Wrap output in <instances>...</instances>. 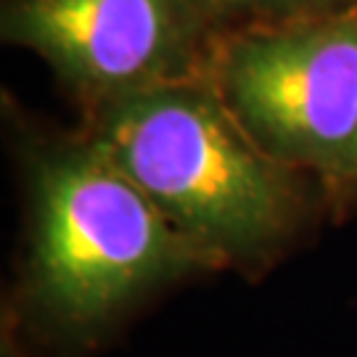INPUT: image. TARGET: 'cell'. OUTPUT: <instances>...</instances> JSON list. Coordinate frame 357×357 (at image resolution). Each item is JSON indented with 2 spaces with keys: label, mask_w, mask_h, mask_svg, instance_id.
Here are the masks:
<instances>
[{
  "label": "cell",
  "mask_w": 357,
  "mask_h": 357,
  "mask_svg": "<svg viewBox=\"0 0 357 357\" xmlns=\"http://www.w3.org/2000/svg\"><path fill=\"white\" fill-rule=\"evenodd\" d=\"M19 138L26 257L11 307L59 357L93 349L159 289L220 270L85 130Z\"/></svg>",
  "instance_id": "cell-1"
},
{
  "label": "cell",
  "mask_w": 357,
  "mask_h": 357,
  "mask_svg": "<svg viewBox=\"0 0 357 357\" xmlns=\"http://www.w3.org/2000/svg\"><path fill=\"white\" fill-rule=\"evenodd\" d=\"M85 132L217 268L265 265L305 228L310 178L246 132L209 75L96 103Z\"/></svg>",
  "instance_id": "cell-2"
},
{
  "label": "cell",
  "mask_w": 357,
  "mask_h": 357,
  "mask_svg": "<svg viewBox=\"0 0 357 357\" xmlns=\"http://www.w3.org/2000/svg\"><path fill=\"white\" fill-rule=\"evenodd\" d=\"M209 77L270 156L355 196L357 8L225 29Z\"/></svg>",
  "instance_id": "cell-3"
},
{
  "label": "cell",
  "mask_w": 357,
  "mask_h": 357,
  "mask_svg": "<svg viewBox=\"0 0 357 357\" xmlns=\"http://www.w3.org/2000/svg\"><path fill=\"white\" fill-rule=\"evenodd\" d=\"M222 26L206 0H3L0 38L40 56L90 109L209 75Z\"/></svg>",
  "instance_id": "cell-4"
},
{
  "label": "cell",
  "mask_w": 357,
  "mask_h": 357,
  "mask_svg": "<svg viewBox=\"0 0 357 357\" xmlns=\"http://www.w3.org/2000/svg\"><path fill=\"white\" fill-rule=\"evenodd\" d=\"M217 24L225 29L249 24L289 22L305 16H326L357 8V0H206Z\"/></svg>",
  "instance_id": "cell-5"
},
{
  "label": "cell",
  "mask_w": 357,
  "mask_h": 357,
  "mask_svg": "<svg viewBox=\"0 0 357 357\" xmlns=\"http://www.w3.org/2000/svg\"><path fill=\"white\" fill-rule=\"evenodd\" d=\"M22 320L13 307H6L3 333H0V357H40L32 347V336L22 333Z\"/></svg>",
  "instance_id": "cell-6"
},
{
  "label": "cell",
  "mask_w": 357,
  "mask_h": 357,
  "mask_svg": "<svg viewBox=\"0 0 357 357\" xmlns=\"http://www.w3.org/2000/svg\"><path fill=\"white\" fill-rule=\"evenodd\" d=\"M352 199H357V188H355V196H352Z\"/></svg>",
  "instance_id": "cell-7"
}]
</instances>
